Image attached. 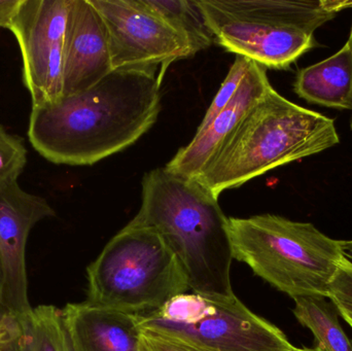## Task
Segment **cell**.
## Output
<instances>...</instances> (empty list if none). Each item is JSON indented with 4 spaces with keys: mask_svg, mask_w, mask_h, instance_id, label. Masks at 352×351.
Returning a JSON list of instances; mask_svg holds the SVG:
<instances>
[{
    "mask_svg": "<svg viewBox=\"0 0 352 351\" xmlns=\"http://www.w3.org/2000/svg\"><path fill=\"white\" fill-rule=\"evenodd\" d=\"M158 70L117 69L88 90L32 105L31 146L55 164L93 165L135 144L161 111Z\"/></svg>",
    "mask_w": 352,
    "mask_h": 351,
    "instance_id": "6da1fadb",
    "label": "cell"
},
{
    "mask_svg": "<svg viewBox=\"0 0 352 351\" xmlns=\"http://www.w3.org/2000/svg\"><path fill=\"white\" fill-rule=\"evenodd\" d=\"M228 218L219 198L198 181L163 167L144 175L142 206L129 224L160 235L179 261L192 293L231 297L234 258Z\"/></svg>",
    "mask_w": 352,
    "mask_h": 351,
    "instance_id": "7a4b0ae2",
    "label": "cell"
},
{
    "mask_svg": "<svg viewBox=\"0 0 352 351\" xmlns=\"http://www.w3.org/2000/svg\"><path fill=\"white\" fill-rule=\"evenodd\" d=\"M340 142L334 120L271 88L194 179L214 197Z\"/></svg>",
    "mask_w": 352,
    "mask_h": 351,
    "instance_id": "3957f363",
    "label": "cell"
},
{
    "mask_svg": "<svg viewBox=\"0 0 352 351\" xmlns=\"http://www.w3.org/2000/svg\"><path fill=\"white\" fill-rule=\"evenodd\" d=\"M228 231L234 259L293 299L328 298L345 259L342 240L330 238L310 223L261 214L229 218Z\"/></svg>",
    "mask_w": 352,
    "mask_h": 351,
    "instance_id": "277c9868",
    "label": "cell"
},
{
    "mask_svg": "<svg viewBox=\"0 0 352 351\" xmlns=\"http://www.w3.org/2000/svg\"><path fill=\"white\" fill-rule=\"evenodd\" d=\"M87 303L133 315L162 308L190 291L186 273L155 231L128 224L87 269Z\"/></svg>",
    "mask_w": 352,
    "mask_h": 351,
    "instance_id": "5b68a950",
    "label": "cell"
},
{
    "mask_svg": "<svg viewBox=\"0 0 352 351\" xmlns=\"http://www.w3.org/2000/svg\"><path fill=\"white\" fill-rule=\"evenodd\" d=\"M138 323L142 330L207 351L295 350L281 330L252 313L235 295H178L159 310L138 315Z\"/></svg>",
    "mask_w": 352,
    "mask_h": 351,
    "instance_id": "8992f818",
    "label": "cell"
},
{
    "mask_svg": "<svg viewBox=\"0 0 352 351\" xmlns=\"http://www.w3.org/2000/svg\"><path fill=\"white\" fill-rule=\"evenodd\" d=\"M109 35L117 69L158 70L162 80L173 62L195 55L190 43L144 0H90Z\"/></svg>",
    "mask_w": 352,
    "mask_h": 351,
    "instance_id": "52a82bcc",
    "label": "cell"
},
{
    "mask_svg": "<svg viewBox=\"0 0 352 351\" xmlns=\"http://www.w3.org/2000/svg\"><path fill=\"white\" fill-rule=\"evenodd\" d=\"M215 43L228 52L271 69H287L318 47L314 33L272 19L229 14L211 0H198Z\"/></svg>",
    "mask_w": 352,
    "mask_h": 351,
    "instance_id": "ba28073f",
    "label": "cell"
},
{
    "mask_svg": "<svg viewBox=\"0 0 352 351\" xmlns=\"http://www.w3.org/2000/svg\"><path fill=\"white\" fill-rule=\"evenodd\" d=\"M56 212L47 200L18 181L0 187V309L19 317L32 311L28 298L26 247L33 227Z\"/></svg>",
    "mask_w": 352,
    "mask_h": 351,
    "instance_id": "9c48e42d",
    "label": "cell"
},
{
    "mask_svg": "<svg viewBox=\"0 0 352 351\" xmlns=\"http://www.w3.org/2000/svg\"><path fill=\"white\" fill-rule=\"evenodd\" d=\"M107 27L90 0H70L64 41L63 96L88 90L113 71Z\"/></svg>",
    "mask_w": 352,
    "mask_h": 351,
    "instance_id": "30bf717a",
    "label": "cell"
},
{
    "mask_svg": "<svg viewBox=\"0 0 352 351\" xmlns=\"http://www.w3.org/2000/svg\"><path fill=\"white\" fill-rule=\"evenodd\" d=\"M271 88L266 68L252 61L229 104L205 129L196 132L192 141L180 148L165 168L184 179H196Z\"/></svg>",
    "mask_w": 352,
    "mask_h": 351,
    "instance_id": "8fae6325",
    "label": "cell"
},
{
    "mask_svg": "<svg viewBox=\"0 0 352 351\" xmlns=\"http://www.w3.org/2000/svg\"><path fill=\"white\" fill-rule=\"evenodd\" d=\"M61 315L72 351H140L138 315L87 302L67 304Z\"/></svg>",
    "mask_w": 352,
    "mask_h": 351,
    "instance_id": "7c38bea8",
    "label": "cell"
},
{
    "mask_svg": "<svg viewBox=\"0 0 352 351\" xmlns=\"http://www.w3.org/2000/svg\"><path fill=\"white\" fill-rule=\"evenodd\" d=\"M294 90L307 102L352 111L351 37L334 55L300 70Z\"/></svg>",
    "mask_w": 352,
    "mask_h": 351,
    "instance_id": "4fadbf2b",
    "label": "cell"
},
{
    "mask_svg": "<svg viewBox=\"0 0 352 351\" xmlns=\"http://www.w3.org/2000/svg\"><path fill=\"white\" fill-rule=\"evenodd\" d=\"M324 297H298L294 315L316 337L324 351H352V341L343 331L336 313Z\"/></svg>",
    "mask_w": 352,
    "mask_h": 351,
    "instance_id": "5bb4252c",
    "label": "cell"
},
{
    "mask_svg": "<svg viewBox=\"0 0 352 351\" xmlns=\"http://www.w3.org/2000/svg\"><path fill=\"white\" fill-rule=\"evenodd\" d=\"M173 29L186 37L194 53L215 43L198 0H144Z\"/></svg>",
    "mask_w": 352,
    "mask_h": 351,
    "instance_id": "9a60e30c",
    "label": "cell"
},
{
    "mask_svg": "<svg viewBox=\"0 0 352 351\" xmlns=\"http://www.w3.org/2000/svg\"><path fill=\"white\" fill-rule=\"evenodd\" d=\"M29 351H72L61 310L41 305L24 317Z\"/></svg>",
    "mask_w": 352,
    "mask_h": 351,
    "instance_id": "2e32d148",
    "label": "cell"
},
{
    "mask_svg": "<svg viewBox=\"0 0 352 351\" xmlns=\"http://www.w3.org/2000/svg\"><path fill=\"white\" fill-rule=\"evenodd\" d=\"M27 163V150L19 136L0 124V187L18 181Z\"/></svg>",
    "mask_w": 352,
    "mask_h": 351,
    "instance_id": "e0dca14e",
    "label": "cell"
},
{
    "mask_svg": "<svg viewBox=\"0 0 352 351\" xmlns=\"http://www.w3.org/2000/svg\"><path fill=\"white\" fill-rule=\"evenodd\" d=\"M252 60L242 56H236L235 61L232 64L225 80L221 84L219 92L215 95L210 106L207 109L202 122L199 125L197 132L202 131L210 124V122L229 104L234 95L237 93L242 80L245 78L252 65Z\"/></svg>",
    "mask_w": 352,
    "mask_h": 351,
    "instance_id": "ac0fdd59",
    "label": "cell"
},
{
    "mask_svg": "<svg viewBox=\"0 0 352 351\" xmlns=\"http://www.w3.org/2000/svg\"><path fill=\"white\" fill-rule=\"evenodd\" d=\"M330 299L341 315L352 317V262L345 258L329 288Z\"/></svg>",
    "mask_w": 352,
    "mask_h": 351,
    "instance_id": "d6986e66",
    "label": "cell"
},
{
    "mask_svg": "<svg viewBox=\"0 0 352 351\" xmlns=\"http://www.w3.org/2000/svg\"><path fill=\"white\" fill-rule=\"evenodd\" d=\"M140 351H207L175 338L140 329Z\"/></svg>",
    "mask_w": 352,
    "mask_h": 351,
    "instance_id": "ffe728a7",
    "label": "cell"
},
{
    "mask_svg": "<svg viewBox=\"0 0 352 351\" xmlns=\"http://www.w3.org/2000/svg\"><path fill=\"white\" fill-rule=\"evenodd\" d=\"M23 0H0V28L12 29Z\"/></svg>",
    "mask_w": 352,
    "mask_h": 351,
    "instance_id": "44dd1931",
    "label": "cell"
},
{
    "mask_svg": "<svg viewBox=\"0 0 352 351\" xmlns=\"http://www.w3.org/2000/svg\"><path fill=\"white\" fill-rule=\"evenodd\" d=\"M0 351H29L26 330H25L24 335L20 339L12 342L8 346H2V348H0Z\"/></svg>",
    "mask_w": 352,
    "mask_h": 351,
    "instance_id": "7402d4cb",
    "label": "cell"
},
{
    "mask_svg": "<svg viewBox=\"0 0 352 351\" xmlns=\"http://www.w3.org/2000/svg\"><path fill=\"white\" fill-rule=\"evenodd\" d=\"M342 247L345 258L352 260V240H342Z\"/></svg>",
    "mask_w": 352,
    "mask_h": 351,
    "instance_id": "603a6c76",
    "label": "cell"
},
{
    "mask_svg": "<svg viewBox=\"0 0 352 351\" xmlns=\"http://www.w3.org/2000/svg\"><path fill=\"white\" fill-rule=\"evenodd\" d=\"M292 351H324L322 350V348H295V350H292Z\"/></svg>",
    "mask_w": 352,
    "mask_h": 351,
    "instance_id": "cb8c5ba5",
    "label": "cell"
},
{
    "mask_svg": "<svg viewBox=\"0 0 352 351\" xmlns=\"http://www.w3.org/2000/svg\"><path fill=\"white\" fill-rule=\"evenodd\" d=\"M341 317H343V319H345V321L349 323V325L351 326V328L352 329V317H349V315H341Z\"/></svg>",
    "mask_w": 352,
    "mask_h": 351,
    "instance_id": "d4e9b609",
    "label": "cell"
},
{
    "mask_svg": "<svg viewBox=\"0 0 352 351\" xmlns=\"http://www.w3.org/2000/svg\"><path fill=\"white\" fill-rule=\"evenodd\" d=\"M8 313H6V311L2 310V309H0V321H1V319H3L4 317H6V315Z\"/></svg>",
    "mask_w": 352,
    "mask_h": 351,
    "instance_id": "484cf974",
    "label": "cell"
},
{
    "mask_svg": "<svg viewBox=\"0 0 352 351\" xmlns=\"http://www.w3.org/2000/svg\"><path fill=\"white\" fill-rule=\"evenodd\" d=\"M349 36L351 37L352 38V27H351V35H349ZM351 130H352V119H351Z\"/></svg>",
    "mask_w": 352,
    "mask_h": 351,
    "instance_id": "4316f807",
    "label": "cell"
},
{
    "mask_svg": "<svg viewBox=\"0 0 352 351\" xmlns=\"http://www.w3.org/2000/svg\"><path fill=\"white\" fill-rule=\"evenodd\" d=\"M0 288H1V278H0Z\"/></svg>",
    "mask_w": 352,
    "mask_h": 351,
    "instance_id": "83f0119b",
    "label": "cell"
},
{
    "mask_svg": "<svg viewBox=\"0 0 352 351\" xmlns=\"http://www.w3.org/2000/svg\"></svg>",
    "mask_w": 352,
    "mask_h": 351,
    "instance_id": "f1b7e54d",
    "label": "cell"
}]
</instances>
